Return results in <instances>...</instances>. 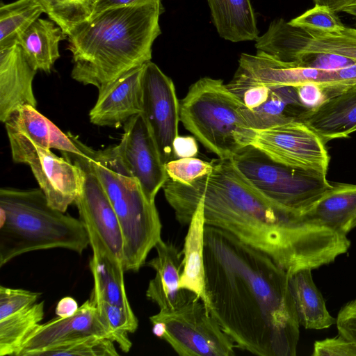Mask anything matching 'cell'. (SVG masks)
Listing matches in <instances>:
<instances>
[{"instance_id":"41","label":"cell","mask_w":356,"mask_h":356,"mask_svg":"<svg viewBox=\"0 0 356 356\" xmlns=\"http://www.w3.org/2000/svg\"><path fill=\"white\" fill-rule=\"evenodd\" d=\"M174 158L195 157L198 154V145L193 136H178L173 142Z\"/></svg>"},{"instance_id":"34","label":"cell","mask_w":356,"mask_h":356,"mask_svg":"<svg viewBox=\"0 0 356 356\" xmlns=\"http://www.w3.org/2000/svg\"><path fill=\"white\" fill-rule=\"evenodd\" d=\"M289 23L304 30L321 32H335L345 27L337 13L327 7L317 5Z\"/></svg>"},{"instance_id":"42","label":"cell","mask_w":356,"mask_h":356,"mask_svg":"<svg viewBox=\"0 0 356 356\" xmlns=\"http://www.w3.org/2000/svg\"><path fill=\"white\" fill-rule=\"evenodd\" d=\"M79 307L77 302L74 298L65 297L58 302L55 312L59 317H66L74 314Z\"/></svg>"},{"instance_id":"21","label":"cell","mask_w":356,"mask_h":356,"mask_svg":"<svg viewBox=\"0 0 356 356\" xmlns=\"http://www.w3.org/2000/svg\"><path fill=\"white\" fill-rule=\"evenodd\" d=\"M88 236L92 250L89 265L94 281L90 300L105 301L134 312L125 291L122 261L112 255L95 236Z\"/></svg>"},{"instance_id":"36","label":"cell","mask_w":356,"mask_h":356,"mask_svg":"<svg viewBox=\"0 0 356 356\" xmlns=\"http://www.w3.org/2000/svg\"><path fill=\"white\" fill-rule=\"evenodd\" d=\"M41 293L21 289L0 286V320L36 303Z\"/></svg>"},{"instance_id":"28","label":"cell","mask_w":356,"mask_h":356,"mask_svg":"<svg viewBox=\"0 0 356 356\" xmlns=\"http://www.w3.org/2000/svg\"><path fill=\"white\" fill-rule=\"evenodd\" d=\"M267 100L259 106L248 109L244 106L242 115L248 128L264 129L296 118L293 107L302 106L294 87L270 88Z\"/></svg>"},{"instance_id":"18","label":"cell","mask_w":356,"mask_h":356,"mask_svg":"<svg viewBox=\"0 0 356 356\" xmlns=\"http://www.w3.org/2000/svg\"><path fill=\"white\" fill-rule=\"evenodd\" d=\"M36 72L16 42L0 49L1 122L4 123L22 106L36 107L37 101L33 90Z\"/></svg>"},{"instance_id":"9","label":"cell","mask_w":356,"mask_h":356,"mask_svg":"<svg viewBox=\"0 0 356 356\" xmlns=\"http://www.w3.org/2000/svg\"><path fill=\"white\" fill-rule=\"evenodd\" d=\"M165 325V339L181 356H232L236 345L221 329L201 299L195 297L177 309L149 317Z\"/></svg>"},{"instance_id":"17","label":"cell","mask_w":356,"mask_h":356,"mask_svg":"<svg viewBox=\"0 0 356 356\" xmlns=\"http://www.w3.org/2000/svg\"><path fill=\"white\" fill-rule=\"evenodd\" d=\"M144 65L127 71L98 90L97 102L89 113L91 123L99 127L119 128L142 113Z\"/></svg>"},{"instance_id":"2","label":"cell","mask_w":356,"mask_h":356,"mask_svg":"<svg viewBox=\"0 0 356 356\" xmlns=\"http://www.w3.org/2000/svg\"><path fill=\"white\" fill-rule=\"evenodd\" d=\"M207 310L236 347L259 356H294L300 323L289 273L222 229L204 228Z\"/></svg>"},{"instance_id":"23","label":"cell","mask_w":356,"mask_h":356,"mask_svg":"<svg viewBox=\"0 0 356 356\" xmlns=\"http://www.w3.org/2000/svg\"><path fill=\"white\" fill-rule=\"evenodd\" d=\"M4 124L6 129L20 132L44 148L56 149L62 153L83 154L68 133H63L35 107L27 105L19 108L10 115Z\"/></svg>"},{"instance_id":"4","label":"cell","mask_w":356,"mask_h":356,"mask_svg":"<svg viewBox=\"0 0 356 356\" xmlns=\"http://www.w3.org/2000/svg\"><path fill=\"white\" fill-rule=\"evenodd\" d=\"M68 134L83 154H63L72 159L67 160L86 166L103 186L121 227L124 269L138 271L161 238L162 225L155 202L148 200L139 181L124 164L115 145L95 150Z\"/></svg>"},{"instance_id":"37","label":"cell","mask_w":356,"mask_h":356,"mask_svg":"<svg viewBox=\"0 0 356 356\" xmlns=\"http://www.w3.org/2000/svg\"><path fill=\"white\" fill-rule=\"evenodd\" d=\"M313 356H356V344L339 333L333 338L315 341Z\"/></svg>"},{"instance_id":"5","label":"cell","mask_w":356,"mask_h":356,"mask_svg":"<svg viewBox=\"0 0 356 356\" xmlns=\"http://www.w3.org/2000/svg\"><path fill=\"white\" fill-rule=\"evenodd\" d=\"M0 213V267L32 251L81 254L90 245L80 219L52 207L40 188H1Z\"/></svg>"},{"instance_id":"45","label":"cell","mask_w":356,"mask_h":356,"mask_svg":"<svg viewBox=\"0 0 356 356\" xmlns=\"http://www.w3.org/2000/svg\"><path fill=\"white\" fill-rule=\"evenodd\" d=\"M152 332L153 333L158 337L162 338L163 337V335L165 332V325L162 322H154L152 323Z\"/></svg>"},{"instance_id":"15","label":"cell","mask_w":356,"mask_h":356,"mask_svg":"<svg viewBox=\"0 0 356 356\" xmlns=\"http://www.w3.org/2000/svg\"><path fill=\"white\" fill-rule=\"evenodd\" d=\"M72 162L78 164L83 172L81 191L74 201L80 220L88 235L95 236L123 264L124 240L121 227L103 186L86 166Z\"/></svg>"},{"instance_id":"33","label":"cell","mask_w":356,"mask_h":356,"mask_svg":"<svg viewBox=\"0 0 356 356\" xmlns=\"http://www.w3.org/2000/svg\"><path fill=\"white\" fill-rule=\"evenodd\" d=\"M113 343L109 339L93 336L42 350L33 356H116L119 354Z\"/></svg>"},{"instance_id":"40","label":"cell","mask_w":356,"mask_h":356,"mask_svg":"<svg viewBox=\"0 0 356 356\" xmlns=\"http://www.w3.org/2000/svg\"><path fill=\"white\" fill-rule=\"evenodd\" d=\"M270 88L266 86L248 88L238 97L248 109L255 108L264 103L270 94Z\"/></svg>"},{"instance_id":"22","label":"cell","mask_w":356,"mask_h":356,"mask_svg":"<svg viewBox=\"0 0 356 356\" xmlns=\"http://www.w3.org/2000/svg\"><path fill=\"white\" fill-rule=\"evenodd\" d=\"M305 213L312 220L345 236L356 227V184L332 186Z\"/></svg>"},{"instance_id":"3","label":"cell","mask_w":356,"mask_h":356,"mask_svg":"<svg viewBox=\"0 0 356 356\" xmlns=\"http://www.w3.org/2000/svg\"><path fill=\"white\" fill-rule=\"evenodd\" d=\"M161 0H136L108 8L75 26L67 35L72 78L101 90L127 71L151 60L161 34Z\"/></svg>"},{"instance_id":"38","label":"cell","mask_w":356,"mask_h":356,"mask_svg":"<svg viewBox=\"0 0 356 356\" xmlns=\"http://www.w3.org/2000/svg\"><path fill=\"white\" fill-rule=\"evenodd\" d=\"M336 324L339 333L356 344V298L341 308Z\"/></svg>"},{"instance_id":"14","label":"cell","mask_w":356,"mask_h":356,"mask_svg":"<svg viewBox=\"0 0 356 356\" xmlns=\"http://www.w3.org/2000/svg\"><path fill=\"white\" fill-rule=\"evenodd\" d=\"M123 129L121 140L115 145L118 152L148 200L155 202L156 194L169 177L149 126L139 113L129 120Z\"/></svg>"},{"instance_id":"1","label":"cell","mask_w":356,"mask_h":356,"mask_svg":"<svg viewBox=\"0 0 356 356\" xmlns=\"http://www.w3.org/2000/svg\"><path fill=\"white\" fill-rule=\"evenodd\" d=\"M212 170L188 184L168 179L165 197L181 225H188L196 205L205 224L226 230L270 256L289 274L316 269L346 253L350 241L282 206L257 189L232 158L211 161Z\"/></svg>"},{"instance_id":"31","label":"cell","mask_w":356,"mask_h":356,"mask_svg":"<svg viewBox=\"0 0 356 356\" xmlns=\"http://www.w3.org/2000/svg\"><path fill=\"white\" fill-rule=\"evenodd\" d=\"M49 19L65 35L77 24L88 19L99 0H38Z\"/></svg>"},{"instance_id":"35","label":"cell","mask_w":356,"mask_h":356,"mask_svg":"<svg viewBox=\"0 0 356 356\" xmlns=\"http://www.w3.org/2000/svg\"><path fill=\"white\" fill-rule=\"evenodd\" d=\"M169 179L188 184L208 175L212 170L211 162L195 157L172 159L165 164Z\"/></svg>"},{"instance_id":"10","label":"cell","mask_w":356,"mask_h":356,"mask_svg":"<svg viewBox=\"0 0 356 356\" xmlns=\"http://www.w3.org/2000/svg\"><path fill=\"white\" fill-rule=\"evenodd\" d=\"M6 129L13 161L28 165L49 204L65 213L81 191V168L35 144L24 134Z\"/></svg>"},{"instance_id":"32","label":"cell","mask_w":356,"mask_h":356,"mask_svg":"<svg viewBox=\"0 0 356 356\" xmlns=\"http://www.w3.org/2000/svg\"><path fill=\"white\" fill-rule=\"evenodd\" d=\"M92 302L97 307L101 318L113 334L114 342L118 344L121 350L128 353L132 346L128 334L134 333L138 326V321L134 313L128 312L122 307L105 301Z\"/></svg>"},{"instance_id":"39","label":"cell","mask_w":356,"mask_h":356,"mask_svg":"<svg viewBox=\"0 0 356 356\" xmlns=\"http://www.w3.org/2000/svg\"><path fill=\"white\" fill-rule=\"evenodd\" d=\"M294 88L300 104L305 108H314L327 99L323 88L316 83H305Z\"/></svg>"},{"instance_id":"19","label":"cell","mask_w":356,"mask_h":356,"mask_svg":"<svg viewBox=\"0 0 356 356\" xmlns=\"http://www.w3.org/2000/svg\"><path fill=\"white\" fill-rule=\"evenodd\" d=\"M156 257L147 263L155 270V276L149 282L146 296L155 302L161 312H170L181 307L196 296L180 288L181 255L177 248L161 238L155 245Z\"/></svg>"},{"instance_id":"12","label":"cell","mask_w":356,"mask_h":356,"mask_svg":"<svg viewBox=\"0 0 356 356\" xmlns=\"http://www.w3.org/2000/svg\"><path fill=\"white\" fill-rule=\"evenodd\" d=\"M142 88L141 113L165 165L175 159L173 142L179 136L180 103L172 79L151 60L144 65Z\"/></svg>"},{"instance_id":"7","label":"cell","mask_w":356,"mask_h":356,"mask_svg":"<svg viewBox=\"0 0 356 356\" xmlns=\"http://www.w3.org/2000/svg\"><path fill=\"white\" fill-rule=\"evenodd\" d=\"M232 159L262 193L293 210L307 211L332 186L326 176L281 164L252 145L241 148Z\"/></svg>"},{"instance_id":"8","label":"cell","mask_w":356,"mask_h":356,"mask_svg":"<svg viewBox=\"0 0 356 356\" xmlns=\"http://www.w3.org/2000/svg\"><path fill=\"white\" fill-rule=\"evenodd\" d=\"M240 143L252 145L284 165L326 176L330 156L325 143L297 118L264 129L246 128Z\"/></svg>"},{"instance_id":"16","label":"cell","mask_w":356,"mask_h":356,"mask_svg":"<svg viewBox=\"0 0 356 356\" xmlns=\"http://www.w3.org/2000/svg\"><path fill=\"white\" fill-rule=\"evenodd\" d=\"M93 336L114 342L113 334L89 299L71 316L40 323L25 339L17 356H33L40 350Z\"/></svg>"},{"instance_id":"11","label":"cell","mask_w":356,"mask_h":356,"mask_svg":"<svg viewBox=\"0 0 356 356\" xmlns=\"http://www.w3.org/2000/svg\"><path fill=\"white\" fill-rule=\"evenodd\" d=\"M257 45L260 51L292 66L307 53L333 54L356 61V29L345 26L335 32L308 31L279 19L258 38Z\"/></svg>"},{"instance_id":"29","label":"cell","mask_w":356,"mask_h":356,"mask_svg":"<svg viewBox=\"0 0 356 356\" xmlns=\"http://www.w3.org/2000/svg\"><path fill=\"white\" fill-rule=\"evenodd\" d=\"M44 301L0 320V355H16L27 337L42 321Z\"/></svg>"},{"instance_id":"30","label":"cell","mask_w":356,"mask_h":356,"mask_svg":"<svg viewBox=\"0 0 356 356\" xmlns=\"http://www.w3.org/2000/svg\"><path fill=\"white\" fill-rule=\"evenodd\" d=\"M44 13L38 0H17L0 7V49L16 42Z\"/></svg>"},{"instance_id":"46","label":"cell","mask_w":356,"mask_h":356,"mask_svg":"<svg viewBox=\"0 0 356 356\" xmlns=\"http://www.w3.org/2000/svg\"><path fill=\"white\" fill-rule=\"evenodd\" d=\"M341 12L347 13L353 16V19L355 21V26H356V1L353 3L352 4L344 8Z\"/></svg>"},{"instance_id":"25","label":"cell","mask_w":356,"mask_h":356,"mask_svg":"<svg viewBox=\"0 0 356 356\" xmlns=\"http://www.w3.org/2000/svg\"><path fill=\"white\" fill-rule=\"evenodd\" d=\"M289 287L300 325L306 329L328 328L337 322L327 311L325 300L315 285L312 269L289 274Z\"/></svg>"},{"instance_id":"26","label":"cell","mask_w":356,"mask_h":356,"mask_svg":"<svg viewBox=\"0 0 356 356\" xmlns=\"http://www.w3.org/2000/svg\"><path fill=\"white\" fill-rule=\"evenodd\" d=\"M65 36L53 21L39 18L19 35L16 42L33 68L50 73L60 57L58 44Z\"/></svg>"},{"instance_id":"43","label":"cell","mask_w":356,"mask_h":356,"mask_svg":"<svg viewBox=\"0 0 356 356\" xmlns=\"http://www.w3.org/2000/svg\"><path fill=\"white\" fill-rule=\"evenodd\" d=\"M313 1L315 5L325 6L335 13H339L356 0H313Z\"/></svg>"},{"instance_id":"27","label":"cell","mask_w":356,"mask_h":356,"mask_svg":"<svg viewBox=\"0 0 356 356\" xmlns=\"http://www.w3.org/2000/svg\"><path fill=\"white\" fill-rule=\"evenodd\" d=\"M207 1L220 37L234 42L257 38V21L249 0Z\"/></svg>"},{"instance_id":"44","label":"cell","mask_w":356,"mask_h":356,"mask_svg":"<svg viewBox=\"0 0 356 356\" xmlns=\"http://www.w3.org/2000/svg\"><path fill=\"white\" fill-rule=\"evenodd\" d=\"M135 1L136 0H99L90 17L108 8L127 5Z\"/></svg>"},{"instance_id":"24","label":"cell","mask_w":356,"mask_h":356,"mask_svg":"<svg viewBox=\"0 0 356 356\" xmlns=\"http://www.w3.org/2000/svg\"><path fill=\"white\" fill-rule=\"evenodd\" d=\"M205 226L203 209L201 206L196 205L188 224L182 251L184 259L180 288L193 293L203 301L207 309L204 257Z\"/></svg>"},{"instance_id":"20","label":"cell","mask_w":356,"mask_h":356,"mask_svg":"<svg viewBox=\"0 0 356 356\" xmlns=\"http://www.w3.org/2000/svg\"><path fill=\"white\" fill-rule=\"evenodd\" d=\"M296 118L325 143L348 137L356 131V84L314 108L304 109Z\"/></svg>"},{"instance_id":"6","label":"cell","mask_w":356,"mask_h":356,"mask_svg":"<svg viewBox=\"0 0 356 356\" xmlns=\"http://www.w3.org/2000/svg\"><path fill=\"white\" fill-rule=\"evenodd\" d=\"M242 100L222 80L203 77L193 83L180 102V121L218 158H232L241 149L248 128Z\"/></svg>"},{"instance_id":"13","label":"cell","mask_w":356,"mask_h":356,"mask_svg":"<svg viewBox=\"0 0 356 356\" xmlns=\"http://www.w3.org/2000/svg\"><path fill=\"white\" fill-rule=\"evenodd\" d=\"M334 78L332 70L292 67L257 51L255 55H241L238 69L227 86L238 96L251 87H297L305 83L325 86L332 83Z\"/></svg>"}]
</instances>
